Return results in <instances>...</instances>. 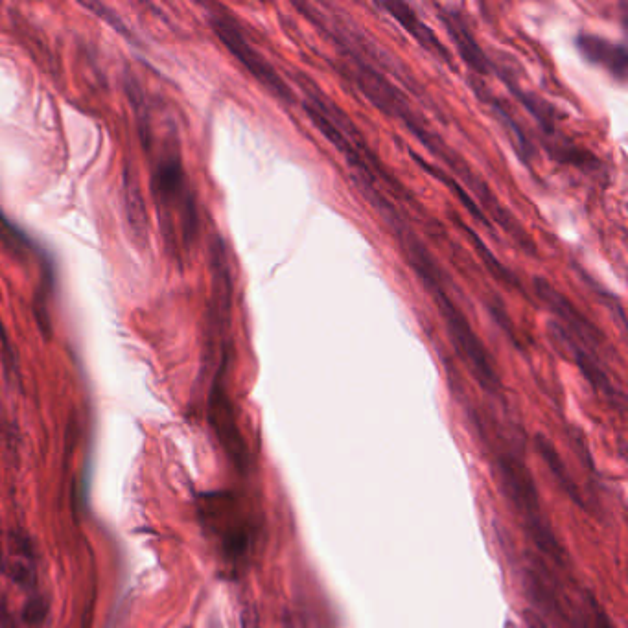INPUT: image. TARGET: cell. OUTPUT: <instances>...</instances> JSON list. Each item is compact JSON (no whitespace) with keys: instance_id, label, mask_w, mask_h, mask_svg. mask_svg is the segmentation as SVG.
<instances>
[{"instance_id":"obj_1","label":"cell","mask_w":628,"mask_h":628,"mask_svg":"<svg viewBox=\"0 0 628 628\" xmlns=\"http://www.w3.org/2000/svg\"><path fill=\"white\" fill-rule=\"evenodd\" d=\"M354 61H356V80H358V85H360L361 91L373 100L374 105H378L387 115H395V117L400 118V120L413 131V135H415L420 142L426 144V148H428L431 153L442 157L446 163L454 168L455 172H459L465 179H468L470 187L474 188L477 194L483 198V201L487 203V209L492 210V212L496 214V218L500 221L501 227H503L507 233H511L512 236L518 240V244L522 245V247H527V249L533 253V249H535L533 242L527 238V234H525L516 223H512L511 216H509L505 210L501 209L496 199L492 198L489 188L477 181L476 175L468 170V166H465L459 157H455L454 153L448 152L446 144H444L439 137H435L430 129L426 128V126L420 122L419 117H417V115L409 109V105L404 102V98L396 93L395 89H393L389 83L385 82L384 78H382L378 72H374L369 65L361 63L358 58H354Z\"/></svg>"},{"instance_id":"obj_2","label":"cell","mask_w":628,"mask_h":628,"mask_svg":"<svg viewBox=\"0 0 628 628\" xmlns=\"http://www.w3.org/2000/svg\"><path fill=\"white\" fill-rule=\"evenodd\" d=\"M152 190L163 238L168 249L177 253L179 247L190 245L196 238L198 214L175 144H164L159 163L153 168Z\"/></svg>"},{"instance_id":"obj_3","label":"cell","mask_w":628,"mask_h":628,"mask_svg":"<svg viewBox=\"0 0 628 628\" xmlns=\"http://www.w3.org/2000/svg\"><path fill=\"white\" fill-rule=\"evenodd\" d=\"M498 468H500L501 481L507 489V494L511 496L516 511L522 514L525 525H527V531H529V535L533 536L536 546L540 547L551 559L562 562L564 551L559 546V542L553 535L549 522L542 512L535 483L527 474V470L514 457H500Z\"/></svg>"},{"instance_id":"obj_4","label":"cell","mask_w":628,"mask_h":628,"mask_svg":"<svg viewBox=\"0 0 628 628\" xmlns=\"http://www.w3.org/2000/svg\"><path fill=\"white\" fill-rule=\"evenodd\" d=\"M210 24L214 34L220 37L225 48L238 59L256 82L262 83L269 93L275 94L282 102H293V93L279 72L269 65L262 54H258L253 45L245 39L240 26L234 23L233 17L225 13H210Z\"/></svg>"},{"instance_id":"obj_5","label":"cell","mask_w":628,"mask_h":628,"mask_svg":"<svg viewBox=\"0 0 628 628\" xmlns=\"http://www.w3.org/2000/svg\"><path fill=\"white\" fill-rule=\"evenodd\" d=\"M227 358L229 354L223 352L220 373L216 374V380L212 384L209 396V422L212 430L216 433L218 441L221 442L223 450L233 459L234 465L240 470L247 466V448H245L244 437L238 428L236 415H234L231 398L225 389V369H227Z\"/></svg>"},{"instance_id":"obj_6","label":"cell","mask_w":628,"mask_h":628,"mask_svg":"<svg viewBox=\"0 0 628 628\" xmlns=\"http://www.w3.org/2000/svg\"><path fill=\"white\" fill-rule=\"evenodd\" d=\"M535 290L538 297L544 301L547 308L559 317L571 334H575L581 341H586L592 347H599L605 336L601 330L595 328L594 323L579 312L575 304L568 301L560 291L555 290L547 280L535 279Z\"/></svg>"},{"instance_id":"obj_7","label":"cell","mask_w":628,"mask_h":628,"mask_svg":"<svg viewBox=\"0 0 628 628\" xmlns=\"http://www.w3.org/2000/svg\"><path fill=\"white\" fill-rule=\"evenodd\" d=\"M577 48L582 58L594 65H603L619 82L627 78L628 54L625 45L610 43L597 35L579 34Z\"/></svg>"},{"instance_id":"obj_8","label":"cell","mask_w":628,"mask_h":628,"mask_svg":"<svg viewBox=\"0 0 628 628\" xmlns=\"http://www.w3.org/2000/svg\"><path fill=\"white\" fill-rule=\"evenodd\" d=\"M380 8H384L385 12L389 13L396 23L400 24L402 28H406V32L413 35L422 47L430 50L431 54H435V56H441L442 61L450 63V52L442 47L439 37L433 34V30L428 24L420 21L417 13L413 12L408 4H404V2H382Z\"/></svg>"},{"instance_id":"obj_9","label":"cell","mask_w":628,"mask_h":628,"mask_svg":"<svg viewBox=\"0 0 628 628\" xmlns=\"http://www.w3.org/2000/svg\"><path fill=\"white\" fill-rule=\"evenodd\" d=\"M441 12L442 23L446 24L448 32L457 45V50L461 52V56L468 63V67L476 70L479 74H487L490 69L489 59L477 45L476 39L468 32L465 23L455 13L448 12L444 8H441Z\"/></svg>"},{"instance_id":"obj_10","label":"cell","mask_w":628,"mask_h":628,"mask_svg":"<svg viewBox=\"0 0 628 628\" xmlns=\"http://www.w3.org/2000/svg\"><path fill=\"white\" fill-rule=\"evenodd\" d=\"M6 571L13 581L21 584L23 588H34L35 570L34 547L30 540L23 535H12L10 538V553L6 559Z\"/></svg>"},{"instance_id":"obj_11","label":"cell","mask_w":628,"mask_h":628,"mask_svg":"<svg viewBox=\"0 0 628 628\" xmlns=\"http://www.w3.org/2000/svg\"><path fill=\"white\" fill-rule=\"evenodd\" d=\"M122 192H124V205H126V218H128L129 229L133 236L140 240L142 244H146V238H148V212L144 207V199L140 194L139 187H137V181L133 179V175L129 174L126 170L124 174V185H122Z\"/></svg>"},{"instance_id":"obj_12","label":"cell","mask_w":628,"mask_h":628,"mask_svg":"<svg viewBox=\"0 0 628 628\" xmlns=\"http://www.w3.org/2000/svg\"><path fill=\"white\" fill-rule=\"evenodd\" d=\"M560 334H562V332H560ZM562 338L568 339V336L562 334ZM568 345H570L571 350H573V356H575V361H577L581 373L584 374V378L592 384V387L597 389V391H601V393H605L606 396H610V398L616 396L614 385L610 384L608 376H606L605 371L597 365V361H595L594 358H590L579 345H575L570 339H568Z\"/></svg>"},{"instance_id":"obj_13","label":"cell","mask_w":628,"mask_h":628,"mask_svg":"<svg viewBox=\"0 0 628 628\" xmlns=\"http://www.w3.org/2000/svg\"><path fill=\"white\" fill-rule=\"evenodd\" d=\"M536 448H538V454L544 457L547 468H549V470L555 474V477H557L560 487L566 490V494L571 496L575 503L582 505V500L579 498V490L575 487V483H573V479H571L570 474H568L564 461H562V459H560V455L557 454V450H555V448H553V446L549 444V441H546L544 437H536Z\"/></svg>"},{"instance_id":"obj_14","label":"cell","mask_w":628,"mask_h":628,"mask_svg":"<svg viewBox=\"0 0 628 628\" xmlns=\"http://www.w3.org/2000/svg\"><path fill=\"white\" fill-rule=\"evenodd\" d=\"M0 244L17 256L41 255V249L34 240L23 233L17 225H13L2 210H0Z\"/></svg>"},{"instance_id":"obj_15","label":"cell","mask_w":628,"mask_h":628,"mask_svg":"<svg viewBox=\"0 0 628 628\" xmlns=\"http://www.w3.org/2000/svg\"><path fill=\"white\" fill-rule=\"evenodd\" d=\"M417 161H419L420 166H422V168H426V170H428L430 174L437 175V177L441 179L442 183H444L446 187L452 188V190H454L455 196H457V198L463 201V205H466V209H468V212H470V214H472V216H474L476 220H479L481 221V223H485L487 227H490V223L489 221H487V216H485V214H483L481 210L477 209L476 203H474V201L470 199V196L466 194L463 188L459 187V185L455 183L454 179H450L448 175L442 174L441 170H437V168H433V166H430V164L422 163L420 159H417Z\"/></svg>"},{"instance_id":"obj_16","label":"cell","mask_w":628,"mask_h":628,"mask_svg":"<svg viewBox=\"0 0 628 628\" xmlns=\"http://www.w3.org/2000/svg\"><path fill=\"white\" fill-rule=\"evenodd\" d=\"M463 229H465V233L470 234V240H472V242H474V245H476L477 253H479V256H481V258L485 260L487 268H489L490 271H492V273H494V275H496V277L501 280V282H505L507 286H516V284H514V279H512L511 273H509L507 269L501 266L500 260H498L496 256L490 253L489 247H487V245L483 244V242H481V240L477 238V234L474 233L472 229H468V227H463Z\"/></svg>"},{"instance_id":"obj_17","label":"cell","mask_w":628,"mask_h":628,"mask_svg":"<svg viewBox=\"0 0 628 628\" xmlns=\"http://www.w3.org/2000/svg\"><path fill=\"white\" fill-rule=\"evenodd\" d=\"M85 10H89V12H94L100 19H104L105 23L109 24V26H113L115 30H117L118 34L124 35V37H129L128 28H126V24L122 23L120 19H118L117 13L111 12L107 6L104 4H96V2H91V4H82Z\"/></svg>"},{"instance_id":"obj_18","label":"cell","mask_w":628,"mask_h":628,"mask_svg":"<svg viewBox=\"0 0 628 628\" xmlns=\"http://www.w3.org/2000/svg\"><path fill=\"white\" fill-rule=\"evenodd\" d=\"M45 616H47V603L41 597L30 599V603L24 608V619L30 625H39V623H43Z\"/></svg>"},{"instance_id":"obj_19","label":"cell","mask_w":628,"mask_h":628,"mask_svg":"<svg viewBox=\"0 0 628 628\" xmlns=\"http://www.w3.org/2000/svg\"><path fill=\"white\" fill-rule=\"evenodd\" d=\"M242 628H260L255 606H245L242 610Z\"/></svg>"},{"instance_id":"obj_20","label":"cell","mask_w":628,"mask_h":628,"mask_svg":"<svg viewBox=\"0 0 628 628\" xmlns=\"http://www.w3.org/2000/svg\"><path fill=\"white\" fill-rule=\"evenodd\" d=\"M525 619H527V623H529V627L531 628H549L540 617L531 614V612L525 614Z\"/></svg>"},{"instance_id":"obj_21","label":"cell","mask_w":628,"mask_h":628,"mask_svg":"<svg viewBox=\"0 0 628 628\" xmlns=\"http://www.w3.org/2000/svg\"><path fill=\"white\" fill-rule=\"evenodd\" d=\"M597 621H599V627L601 628H614L610 625V621L606 619L605 614L601 610H597Z\"/></svg>"},{"instance_id":"obj_22","label":"cell","mask_w":628,"mask_h":628,"mask_svg":"<svg viewBox=\"0 0 628 628\" xmlns=\"http://www.w3.org/2000/svg\"><path fill=\"white\" fill-rule=\"evenodd\" d=\"M286 628H299V625L291 617L286 616Z\"/></svg>"},{"instance_id":"obj_23","label":"cell","mask_w":628,"mask_h":628,"mask_svg":"<svg viewBox=\"0 0 628 628\" xmlns=\"http://www.w3.org/2000/svg\"><path fill=\"white\" fill-rule=\"evenodd\" d=\"M0 551H2V549H0ZM0 560H2V553H0Z\"/></svg>"}]
</instances>
